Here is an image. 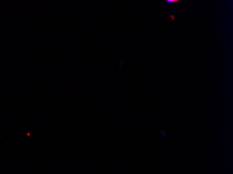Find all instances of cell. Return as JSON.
<instances>
[{"label": "cell", "mask_w": 233, "mask_h": 174, "mask_svg": "<svg viewBox=\"0 0 233 174\" xmlns=\"http://www.w3.org/2000/svg\"><path fill=\"white\" fill-rule=\"evenodd\" d=\"M166 2L168 3V4H171V3L179 2V1H178V0H167Z\"/></svg>", "instance_id": "obj_1"}, {"label": "cell", "mask_w": 233, "mask_h": 174, "mask_svg": "<svg viewBox=\"0 0 233 174\" xmlns=\"http://www.w3.org/2000/svg\"><path fill=\"white\" fill-rule=\"evenodd\" d=\"M170 18H171L172 21H174V20H175V15H170Z\"/></svg>", "instance_id": "obj_2"}]
</instances>
